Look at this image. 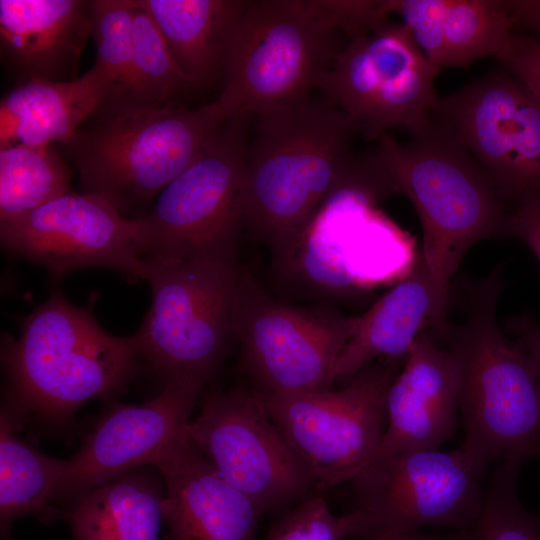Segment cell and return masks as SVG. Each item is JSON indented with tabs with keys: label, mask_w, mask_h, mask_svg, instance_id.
<instances>
[{
	"label": "cell",
	"mask_w": 540,
	"mask_h": 540,
	"mask_svg": "<svg viewBox=\"0 0 540 540\" xmlns=\"http://www.w3.org/2000/svg\"><path fill=\"white\" fill-rule=\"evenodd\" d=\"M152 18L178 69L194 87L223 77L246 0H135Z\"/></svg>",
	"instance_id": "24"
},
{
	"label": "cell",
	"mask_w": 540,
	"mask_h": 540,
	"mask_svg": "<svg viewBox=\"0 0 540 540\" xmlns=\"http://www.w3.org/2000/svg\"><path fill=\"white\" fill-rule=\"evenodd\" d=\"M356 316L308 310L279 302L241 271L234 336L242 362L266 393L328 389L336 360Z\"/></svg>",
	"instance_id": "12"
},
{
	"label": "cell",
	"mask_w": 540,
	"mask_h": 540,
	"mask_svg": "<svg viewBox=\"0 0 540 540\" xmlns=\"http://www.w3.org/2000/svg\"><path fill=\"white\" fill-rule=\"evenodd\" d=\"M509 231L510 236L524 241L540 262V192L512 206Z\"/></svg>",
	"instance_id": "34"
},
{
	"label": "cell",
	"mask_w": 540,
	"mask_h": 540,
	"mask_svg": "<svg viewBox=\"0 0 540 540\" xmlns=\"http://www.w3.org/2000/svg\"><path fill=\"white\" fill-rule=\"evenodd\" d=\"M2 246L59 280L77 269L107 268L130 283L145 280L134 219L100 196L68 192L0 221Z\"/></svg>",
	"instance_id": "15"
},
{
	"label": "cell",
	"mask_w": 540,
	"mask_h": 540,
	"mask_svg": "<svg viewBox=\"0 0 540 540\" xmlns=\"http://www.w3.org/2000/svg\"><path fill=\"white\" fill-rule=\"evenodd\" d=\"M434 66L403 22L387 21L343 46L322 81V97L350 117L367 141L411 132L431 117L439 96Z\"/></svg>",
	"instance_id": "10"
},
{
	"label": "cell",
	"mask_w": 540,
	"mask_h": 540,
	"mask_svg": "<svg viewBox=\"0 0 540 540\" xmlns=\"http://www.w3.org/2000/svg\"><path fill=\"white\" fill-rule=\"evenodd\" d=\"M71 170L52 146H0V218L33 210L70 190Z\"/></svg>",
	"instance_id": "28"
},
{
	"label": "cell",
	"mask_w": 540,
	"mask_h": 540,
	"mask_svg": "<svg viewBox=\"0 0 540 540\" xmlns=\"http://www.w3.org/2000/svg\"><path fill=\"white\" fill-rule=\"evenodd\" d=\"M165 488L138 469L76 498L70 524L76 540H158Z\"/></svg>",
	"instance_id": "25"
},
{
	"label": "cell",
	"mask_w": 540,
	"mask_h": 540,
	"mask_svg": "<svg viewBox=\"0 0 540 540\" xmlns=\"http://www.w3.org/2000/svg\"><path fill=\"white\" fill-rule=\"evenodd\" d=\"M389 132L367 155L381 197L404 194L422 224L420 251L441 314L447 318L451 280L467 250L482 240L510 236L512 203L478 162L432 118L409 132Z\"/></svg>",
	"instance_id": "1"
},
{
	"label": "cell",
	"mask_w": 540,
	"mask_h": 540,
	"mask_svg": "<svg viewBox=\"0 0 540 540\" xmlns=\"http://www.w3.org/2000/svg\"><path fill=\"white\" fill-rule=\"evenodd\" d=\"M134 336L106 332L91 310L59 291L5 339L2 361L19 409L53 419L72 416L85 402L122 391L137 370Z\"/></svg>",
	"instance_id": "4"
},
{
	"label": "cell",
	"mask_w": 540,
	"mask_h": 540,
	"mask_svg": "<svg viewBox=\"0 0 540 540\" xmlns=\"http://www.w3.org/2000/svg\"><path fill=\"white\" fill-rule=\"evenodd\" d=\"M505 328L526 349L540 384V323L529 314H520L509 317Z\"/></svg>",
	"instance_id": "35"
},
{
	"label": "cell",
	"mask_w": 540,
	"mask_h": 540,
	"mask_svg": "<svg viewBox=\"0 0 540 540\" xmlns=\"http://www.w3.org/2000/svg\"><path fill=\"white\" fill-rule=\"evenodd\" d=\"M496 59L540 99V40L514 31Z\"/></svg>",
	"instance_id": "33"
},
{
	"label": "cell",
	"mask_w": 540,
	"mask_h": 540,
	"mask_svg": "<svg viewBox=\"0 0 540 540\" xmlns=\"http://www.w3.org/2000/svg\"><path fill=\"white\" fill-rule=\"evenodd\" d=\"M187 433L223 479L262 513L298 504L318 487L253 391L209 394Z\"/></svg>",
	"instance_id": "13"
},
{
	"label": "cell",
	"mask_w": 540,
	"mask_h": 540,
	"mask_svg": "<svg viewBox=\"0 0 540 540\" xmlns=\"http://www.w3.org/2000/svg\"><path fill=\"white\" fill-rule=\"evenodd\" d=\"M385 6L439 69L497 58L514 32L505 0H385Z\"/></svg>",
	"instance_id": "22"
},
{
	"label": "cell",
	"mask_w": 540,
	"mask_h": 540,
	"mask_svg": "<svg viewBox=\"0 0 540 540\" xmlns=\"http://www.w3.org/2000/svg\"><path fill=\"white\" fill-rule=\"evenodd\" d=\"M521 465L494 464L481 514L468 530L470 540H540V514L527 511L517 492Z\"/></svg>",
	"instance_id": "30"
},
{
	"label": "cell",
	"mask_w": 540,
	"mask_h": 540,
	"mask_svg": "<svg viewBox=\"0 0 540 540\" xmlns=\"http://www.w3.org/2000/svg\"><path fill=\"white\" fill-rule=\"evenodd\" d=\"M252 118H230L201 156L134 218L144 263L236 258Z\"/></svg>",
	"instance_id": "8"
},
{
	"label": "cell",
	"mask_w": 540,
	"mask_h": 540,
	"mask_svg": "<svg viewBox=\"0 0 540 540\" xmlns=\"http://www.w3.org/2000/svg\"><path fill=\"white\" fill-rule=\"evenodd\" d=\"M507 7L514 31L540 40V0H507Z\"/></svg>",
	"instance_id": "36"
},
{
	"label": "cell",
	"mask_w": 540,
	"mask_h": 540,
	"mask_svg": "<svg viewBox=\"0 0 540 540\" xmlns=\"http://www.w3.org/2000/svg\"><path fill=\"white\" fill-rule=\"evenodd\" d=\"M360 540H470L466 532H457L451 536H428L417 532L402 534H370L359 538Z\"/></svg>",
	"instance_id": "37"
},
{
	"label": "cell",
	"mask_w": 540,
	"mask_h": 540,
	"mask_svg": "<svg viewBox=\"0 0 540 540\" xmlns=\"http://www.w3.org/2000/svg\"><path fill=\"white\" fill-rule=\"evenodd\" d=\"M386 409L387 428L376 454L435 450L455 436L461 422L454 363L430 332H421L410 346L389 387Z\"/></svg>",
	"instance_id": "19"
},
{
	"label": "cell",
	"mask_w": 540,
	"mask_h": 540,
	"mask_svg": "<svg viewBox=\"0 0 540 540\" xmlns=\"http://www.w3.org/2000/svg\"><path fill=\"white\" fill-rule=\"evenodd\" d=\"M241 271L230 257L146 263L152 303L133 334L139 358L166 382L193 378L205 383L234 336Z\"/></svg>",
	"instance_id": "7"
},
{
	"label": "cell",
	"mask_w": 540,
	"mask_h": 540,
	"mask_svg": "<svg viewBox=\"0 0 540 540\" xmlns=\"http://www.w3.org/2000/svg\"><path fill=\"white\" fill-rule=\"evenodd\" d=\"M204 382L176 378L153 399L115 404L65 460L57 499L75 497L130 471L153 466L188 433L190 416Z\"/></svg>",
	"instance_id": "16"
},
{
	"label": "cell",
	"mask_w": 540,
	"mask_h": 540,
	"mask_svg": "<svg viewBox=\"0 0 540 540\" xmlns=\"http://www.w3.org/2000/svg\"><path fill=\"white\" fill-rule=\"evenodd\" d=\"M503 265L467 280V316L445 340L456 381L461 446L483 470L540 458V384L526 349L501 331L496 317Z\"/></svg>",
	"instance_id": "2"
},
{
	"label": "cell",
	"mask_w": 540,
	"mask_h": 540,
	"mask_svg": "<svg viewBox=\"0 0 540 540\" xmlns=\"http://www.w3.org/2000/svg\"><path fill=\"white\" fill-rule=\"evenodd\" d=\"M257 119L245 161L244 227L278 247L296 235L356 171L357 124L311 96Z\"/></svg>",
	"instance_id": "3"
},
{
	"label": "cell",
	"mask_w": 540,
	"mask_h": 540,
	"mask_svg": "<svg viewBox=\"0 0 540 540\" xmlns=\"http://www.w3.org/2000/svg\"><path fill=\"white\" fill-rule=\"evenodd\" d=\"M402 361L371 362L340 390L253 393L317 486L329 488L352 481L376 455L387 428V393Z\"/></svg>",
	"instance_id": "9"
},
{
	"label": "cell",
	"mask_w": 540,
	"mask_h": 540,
	"mask_svg": "<svg viewBox=\"0 0 540 540\" xmlns=\"http://www.w3.org/2000/svg\"><path fill=\"white\" fill-rule=\"evenodd\" d=\"M486 472L461 448L405 450L376 454L351 482L371 521L368 535L423 526L466 532L481 514Z\"/></svg>",
	"instance_id": "11"
},
{
	"label": "cell",
	"mask_w": 540,
	"mask_h": 540,
	"mask_svg": "<svg viewBox=\"0 0 540 540\" xmlns=\"http://www.w3.org/2000/svg\"><path fill=\"white\" fill-rule=\"evenodd\" d=\"M311 0H246L217 102L227 117H257L319 89L345 44Z\"/></svg>",
	"instance_id": "6"
},
{
	"label": "cell",
	"mask_w": 540,
	"mask_h": 540,
	"mask_svg": "<svg viewBox=\"0 0 540 540\" xmlns=\"http://www.w3.org/2000/svg\"><path fill=\"white\" fill-rule=\"evenodd\" d=\"M91 1L0 0L2 60L21 82L72 81L89 35Z\"/></svg>",
	"instance_id": "20"
},
{
	"label": "cell",
	"mask_w": 540,
	"mask_h": 540,
	"mask_svg": "<svg viewBox=\"0 0 540 540\" xmlns=\"http://www.w3.org/2000/svg\"><path fill=\"white\" fill-rule=\"evenodd\" d=\"M432 120L516 202L540 192V99L505 70L439 97Z\"/></svg>",
	"instance_id": "14"
},
{
	"label": "cell",
	"mask_w": 540,
	"mask_h": 540,
	"mask_svg": "<svg viewBox=\"0 0 540 540\" xmlns=\"http://www.w3.org/2000/svg\"><path fill=\"white\" fill-rule=\"evenodd\" d=\"M135 12L132 0H93L91 35L97 51L94 67L103 77L105 101L98 112L109 115L121 99L132 62L131 29Z\"/></svg>",
	"instance_id": "29"
},
{
	"label": "cell",
	"mask_w": 540,
	"mask_h": 540,
	"mask_svg": "<svg viewBox=\"0 0 540 540\" xmlns=\"http://www.w3.org/2000/svg\"><path fill=\"white\" fill-rule=\"evenodd\" d=\"M172 540H254L262 511L216 471L187 435L153 464Z\"/></svg>",
	"instance_id": "18"
},
{
	"label": "cell",
	"mask_w": 540,
	"mask_h": 540,
	"mask_svg": "<svg viewBox=\"0 0 540 540\" xmlns=\"http://www.w3.org/2000/svg\"><path fill=\"white\" fill-rule=\"evenodd\" d=\"M347 202L345 188H337L304 228L275 248L290 273L323 292L368 288L396 274L401 244L386 231L355 227Z\"/></svg>",
	"instance_id": "17"
},
{
	"label": "cell",
	"mask_w": 540,
	"mask_h": 540,
	"mask_svg": "<svg viewBox=\"0 0 540 540\" xmlns=\"http://www.w3.org/2000/svg\"><path fill=\"white\" fill-rule=\"evenodd\" d=\"M319 14L349 40L389 20L384 0H311Z\"/></svg>",
	"instance_id": "32"
},
{
	"label": "cell",
	"mask_w": 540,
	"mask_h": 540,
	"mask_svg": "<svg viewBox=\"0 0 540 540\" xmlns=\"http://www.w3.org/2000/svg\"><path fill=\"white\" fill-rule=\"evenodd\" d=\"M430 327L445 339L450 324L439 309L434 286L421 252L400 281L364 314L354 328L333 370V381L350 380L378 357L403 359L417 336Z\"/></svg>",
	"instance_id": "21"
},
{
	"label": "cell",
	"mask_w": 540,
	"mask_h": 540,
	"mask_svg": "<svg viewBox=\"0 0 540 540\" xmlns=\"http://www.w3.org/2000/svg\"><path fill=\"white\" fill-rule=\"evenodd\" d=\"M6 414L0 420V515L8 522L57 499L65 460L46 456L20 440Z\"/></svg>",
	"instance_id": "26"
},
{
	"label": "cell",
	"mask_w": 540,
	"mask_h": 540,
	"mask_svg": "<svg viewBox=\"0 0 540 540\" xmlns=\"http://www.w3.org/2000/svg\"><path fill=\"white\" fill-rule=\"evenodd\" d=\"M370 531L371 521L362 510L337 516L322 497L312 495L286 512L265 540H344L364 537Z\"/></svg>",
	"instance_id": "31"
},
{
	"label": "cell",
	"mask_w": 540,
	"mask_h": 540,
	"mask_svg": "<svg viewBox=\"0 0 540 540\" xmlns=\"http://www.w3.org/2000/svg\"><path fill=\"white\" fill-rule=\"evenodd\" d=\"M104 100V80L94 66L72 81L20 82L0 103V146L64 144Z\"/></svg>",
	"instance_id": "23"
},
{
	"label": "cell",
	"mask_w": 540,
	"mask_h": 540,
	"mask_svg": "<svg viewBox=\"0 0 540 540\" xmlns=\"http://www.w3.org/2000/svg\"><path fill=\"white\" fill-rule=\"evenodd\" d=\"M132 21V62L126 89L113 109L102 118L170 105V99L192 87L175 64L151 16L135 0Z\"/></svg>",
	"instance_id": "27"
},
{
	"label": "cell",
	"mask_w": 540,
	"mask_h": 540,
	"mask_svg": "<svg viewBox=\"0 0 540 540\" xmlns=\"http://www.w3.org/2000/svg\"><path fill=\"white\" fill-rule=\"evenodd\" d=\"M228 120L217 100L196 108L167 105L102 119L91 129L79 128L63 145L84 192L134 219L201 156Z\"/></svg>",
	"instance_id": "5"
}]
</instances>
